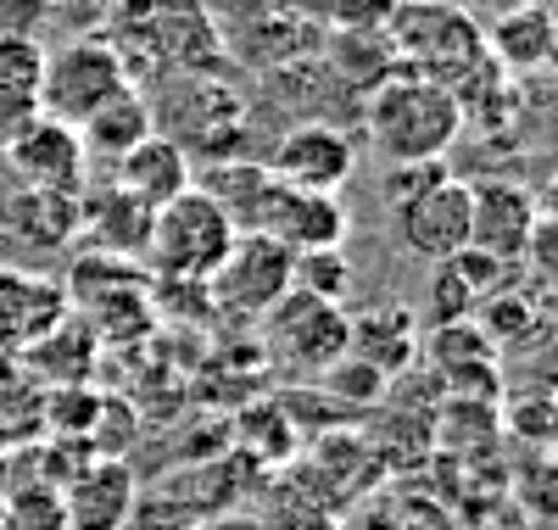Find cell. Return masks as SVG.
Wrapping results in <instances>:
<instances>
[{"instance_id": "cell-9", "label": "cell", "mask_w": 558, "mask_h": 530, "mask_svg": "<svg viewBox=\"0 0 558 530\" xmlns=\"http://www.w3.org/2000/svg\"><path fill=\"white\" fill-rule=\"evenodd\" d=\"M0 152H7L12 179L28 184V190H78L84 184V168H89L78 129L62 123V118H51V112L28 118Z\"/></svg>"}, {"instance_id": "cell-17", "label": "cell", "mask_w": 558, "mask_h": 530, "mask_svg": "<svg viewBox=\"0 0 558 530\" xmlns=\"http://www.w3.org/2000/svg\"><path fill=\"white\" fill-rule=\"evenodd\" d=\"M45 39H12L0 34V146L39 118V79H45Z\"/></svg>"}, {"instance_id": "cell-23", "label": "cell", "mask_w": 558, "mask_h": 530, "mask_svg": "<svg viewBox=\"0 0 558 530\" xmlns=\"http://www.w3.org/2000/svg\"><path fill=\"white\" fill-rule=\"evenodd\" d=\"M291 291L324 297V302H347L352 291V263L341 246H318V252H291Z\"/></svg>"}, {"instance_id": "cell-24", "label": "cell", "mask_w": 558, "mask_h": 530, "mask_svg": "<svg viewBox=\"0 0 558 530\" xmlns=\"http://www.w3.org/2000/svg\"><path fill=\"white\" fill-rule=\"evenodd\" d=\"M318 380H324V392H330L341 408H352V413H368V408L386 397V385H391L375 363H363V358H352V352H347L341 363H330Z\"/></svg>"}, {"instance_id": "cell-10", "label": "cell", "mask_w": 558, "mask_h": 530, "mask_svg": "<svg viewBox=\"0 0 558 530\" xmlns=\"http://www.w3.org/2000/svg\"><path fill=\"white\" fill-rule=\"evenodd\" d=\"M357 168V146L330 129V123H296L279 134V146L268 157V173L291 190H324V196H341V184Z\"/></svg>"}, {"instance_id": "cell-26", "label": "cell", "mask_w": 558, "mask_h": 530, "mask_svg": "<svg viewBox=\"0 0 558 530\" xmlns=\"http://www.w3.org/2000/svg\"><path fill=\"white\" fill-rule=\"evenodd\" d=\"M45 23H51V0H0V34L45 39Z\"/></svg>"}, {"instance_id": "cell-15", "label": "cell", "mask_w": 558, "mask_h": 530, "mask_svg": "<svg viewBox=\"0 0 558 530\" xmlns=\"http://www.w3.org/2000/svg\"><path fill=\"white\" fill-rule=\"evenodd\" d=\"M196 190H207V196L223 207V218L235 224L241 234H263L268 224V207L279 196V179L268 173V162H207L196 173Z\"/></svg>"}, {"instance_id": "cell-28", "label": "cell", "mask_w": 558, "mask_h": 530, "mask_svg": "<svg viewBox=\"0 0 558 530\" xmlns=\"http://www.w3.org/2000/svg\"><path fill=\"white\" fill-rule=\"evenodd\" d=\"M0 530H7V503H0Z\"/></svg>"}, {"instance_id": "cell-11", "label": "cell", "mask_w": 558, "mask_h": 530, "mask_svg": "<svg viewBox=\"0 0 558 530\" xmlns=\"http://www.w3.org/2000/svg\"><path fill=\"white\" fill-rule=\"evenodd\" d=\"M68 285L34 268H0V358H23L45 329L68 318Z\"/></svg>"}, {"instance_id": "cell-7", "label": "cell", "mask_w": 558, "mask_h": 530, "mask_svg": "<svg viewBox=\"0 0 558 530\" xmlns=\"http://www.w3.org/2000/svg\"><path fill=\"white\" fill-rule=\"evenodd\" d=\"M386 213H391L397 246L425 257V263H447V257H458L463 246H470V184H463L458 173L430 179L425 190H413V196H402Z\"/></svg>"}, {"instance_id": "cell-4", "label": "cell", "mask_w": 558, "mask_h": 530, "mask_svg": "<svg viewBox=\"0 0 558 530\" xmlns=\"http://www.w3.org/2000/svg\"><path fill=\"white\" fill-rule=\"evenodd\" d=\"M257 324H263L268 363L291 369L302 380H318L330 363L347 358V335H352L347 302H324V297H307V291H286Z\"/></svg>"}, {"instance_id": "cell-25", "label": "cell", "mask_w": 558, "mask_h": 530, "mask_svg": "<svg viewBox=\"0 0 558 530\" xmlns=\"http://www.w3.org/2000/svg\"><path fill=\"white\" fill-rule=\"evenodd\" d=\"M430 318H436V324L475 318V291L463 285V274H458L452 263H436V279H430Z\"/></svg>"}, {"instance_id": "cell-12", "label": "cell", "mask_w": 558, "mask_h": 530, "mask_svg": "<svg viewBox=\"0 0 558 530\" xmlns=\"http://www.w3.org/2000/svg\"><path fill=\"white\" fill-rule=\"evenodd\" d=\"M112 184L123 190V196H134L140 207H162L173 196H184V190L196 184V168H191V152L179 146L173 134L151 129L140 146H129L118 162H112Z\"/></svg>"}, {"instance_id": "cell-5", "label": "cell", "mask_w": 558, "mask_h": 530, "mask_svg": "<svg viewBox=\"0 0 558 530\" xmlns=\"http://www.w3.org/2000/svg\"><path fill=\"white\" fill-rule=\"evenodd\" d=\"M129 84V57L107 34H73L57 51H45V79H39V112H51L62 123H84L107 95Z\"/></svg>"}, {"instance_id": "cell-21", "label": "cell", "mask_w": 558, "mask_h": 530, "mask_svg": "<svg viewBox=\"0 0 558 530\" xmlns=\"http://www.w3.org/2000/svg\"><path fill=\"white\" fill-rule=\"evenodd\" d=\"M7 224L28 240V246H68L78 224V190H17L7 202Z\"/></svg>"}, {"instance_id": "cell-16", "label": "cell", "mask_w": 558, "mask_h": 530, "mask_svg": "<svg viewBox=\"0 0 558 530\" xmlns=\"http://www.w3.org/2000/svg\"><path fill=\"white\" fill-rule=\"evenodd\" d=\"M157 129V118H151V101L140 95V84L129 79L118 95H107V101L89 112L84 123H78V140H84V157H96V162H118L129 146H140Z\"/></svg>"}, {"instance_id": "cell-14", "label": "cell", "mask_w": 558, "mask_h": 530, "mask_svg": "<svg viewBox=\"0 0 558 530\" xmlns=\"http://www.w3.org/2000/svg\"><path fill=\"white\" fill-rule=\"evenodd\" d=\"M263 234H274L286 252L341 246V240H347V207H341V196H324V190H291V184H279Z\"/></svg>"}, {"instance_id": "cell-8", "label": "cell", "mask_w": 558, "mask_h": 530, "mask_svg": "<svg viewBox=\"0 0 558 530\" xmlns=\"http://www.w3.org/2000/svg\"><path fill=\"white\" fill-rule=\"evenodd\" d=\"M542 224V202L514 179H481L470 184V246L520 268L531 252V234Z\"/></svg>"}, {"instance_id": "cell-13", "label": "cell", "mask_w": 558, "mask_h": 530, "mask_svg": "<svg viewBox=\"0 0 558 530\" xmlns=\"http://www.w3.org/2000/svg\"><path fill=\"white\" fill-rule=\"evenodd\" d=\"M134 497H140V486L123 458H89L62 486L68 530H129Z\"/></svg>"}, {"instance_id": "cell-6", "label": "cell", "mask_w": 558, "mask_h": 530, "mask_svg": "<svg viewBox=\"0 0 558 530\" xmlns=\"http://www.w3.org/2000/svg\"><path fill=\"white\" fill-rule=\"evenodd\" d=\"M286 291H291V252L274 234H235L229 257L207 279V308L235 324H257Z\"/></svg>"}, {"instance_id": "cell-18", "label": "cell", "mask_w": 558, "mask_h": 530, "mask_svg": "<svg viewBox=\"0 0 558 530\" xmlns=\"http://www.w3.org/2000/svg\"><path fill=\"white\" fill-rule=\"evenodd\" d=\"M347 352L375 363L386 380H397L402 369H413L418 358V324L408 308H368L352 313V335H347Z\"/></svg>"}, {"instance_id": "cell-22", "label": "cell", "mask_w": 558, "mask_h": 530, "mask_svg": "<svg viewBox=\"0 0 558 530\" xmlns=\"http://www.w3.org/2000/svg\"><path fill=\"white\" fill-rule=\"evenodd\" d=\"M0 503H7V530H68V503L51 480H12Z\"/></svg>"}, {"instance_id": "cell-20", "label": "cell", "mask_w": 558, "mask_h": 530, "mask_svg": "<svg viewBox=\"0 0 558 530\" xmlns=\"http://www.w3.org/2000/svg\"><path fill=\"white\" fill-rule=\"evenodd\" d=\"M78 224H89V234L112 257H140L146 252V234H151V207H140L118 184H107L96 196H78Z\"/></svg>"}, {"instance_id": "cell-3", "label": "cell", "mask_w": 558, "mask_h": 530, "mask_svg": "<svg viewBox=\"0 0 558 530\" xmlns=\"http://www.w3.org/2000/svg\"><path fill=\"white\" fill-rule=\"evenodd\" d=\"M235 224L223 218V207L207 196V190H184V196L162 202L151 213V234H146V263L173 279V285H207L213 268L229 257L235 246Z\"/></svg>"}, {"instance_id": "cell-1", "label": "cell", "mask_w": 558, "mask_h": 530, "mask_svg": "<svg viewBox=\"0 0 558 530\" xmlns=\"http://www.w3.org/2000/svg\"><path fill=\"white\" fill-rule=\"evenodd\" d=\"M363 129L386 162H441L463 129V101L447 84L391 73L386 84L368 89Z\"/></svg>"}, {"instance_id": "cell-19", "label": "cell", "mask_w": 558, "mask_h": 530, "mask_svg": "<svg viewBox=\"0 0 558 530\" xmlns=\"http://www.w3.org/2000/svg\"><path fill=\"white\" fill-rule=\"evenodd\" d=\"M96 352H101L96 324L68 308V318H62L57 329H45L39 341L23 352V363H28L39 380H51V385H84V380H89V363H96Z\"/></svg>"}, {"instance_id": "cell-27", "label": "cell", "mask_w": 558, "mask_h": 530, "mask_svg": "<svg viewBox=\"0 0 558 530\" xmlns=\"http://www.w3.org/2000/svg\"><path fill=\"white\" fill-rule=\"evenodd\" d=\"M196 530H263V519H257V514H229V508H223V514H207Z\"/></svg>"}, {"instance_id": "cell-2", "label": "cell", "mask_w": 558, "mask_h": 530, "mask_svg": "<svg viewBox=\"0 0 558 530\" xmlns=\"http://www.w3.org/2000/svg\"><path fill=\"white\" fill-rule=\"evenodd\" d=\"M386 34L402 73L447 84V89L470 84V73L486 62V34L475 28L470 12L447 7V0H397Z\"/></svg>"}]
</instances>
